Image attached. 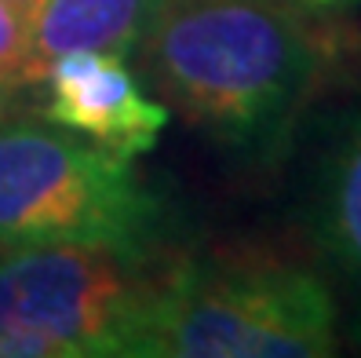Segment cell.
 Here are the masks:
<instances>
[{
    "label": "cell",
    "instance_id": "6da1fadb",
    "mask_svg": "<svg viewBox=\"0 0 361 358\" xmlns=\"http://www.w3.org/2000/svg\"><path fill=\"white\" fill-rule=\"evenodd\" d=\"M295 0H168L135 59L157 95L245 165H274L332 62Z\"/></svg>",
    "mask_w": 361,
    "mask_h": 358
},
{
    "label": "cell",
    "instance_id": "7a4b0ae2",
    "mask_svg": "<svg viewBox=\"0 0 361 358\" xmlns=\"http://www.w3.org/2000/svg\"><path fill=\"white\" fill-rule=\"evenodd\" d=\"M336 347L329 285L263 256H186L150 275L124 336V358H322Z\"/></svg>",
    "mask_w": 361,
    "mask_h": 358
},
{
    "label": "cell",
    "instance_id": "3957f363",
    "mask_svg": "<svg viewBox=\"0 0 361 358\" xmlns=\"http://www.w3.org/2000/svg\"><path fill=\"white\" fill-rule=\"evenodd\" d=\"M168 234L132 157L37 121H0V252L99 245L146 263Z\"/></svg>",
    "mask_w": 361,
    "mask_h": 358
},
{
    "label": "cell",
    "instance_id": "277c9868",
    "mask_svg": "<svg viewBox=\"0 0 361 358\" xmlns=\"http://www.w3.org/2000/svg\"><path fill=\"white\" fill-rule=\"evenodd\" d=\"M99 245H26L0 256V358L124 354L150 275Z\"/></svg>",
    "mask_w": 361,
    "mask_h": 358
},
{
    "label": "cell",
    "instance_id": "5b68a950",
    "mask_svg": "<svg viewBox=\"0 0 361 358\" xmlns=\"http://www.w3.org/2000/svg\"><path fill=\"white\" fill-rule=\"evenodd\" d=\"M44 121L92 139L121 157L150 154L168 129V102L150 99L128 59L110 52H66L48 62Z\"/></svg>",
    "mask_w": 361,
    "mask_h": 358
},
{
    "label": "cell",
    "instance_id": "8992f818",
    "mask_svg": "<svg viewBox=\"0 0 361 358\" xmlns=\"http://www.w3.org/2000/svg\"><path fill=\"white\" fill-rule=\"evenodd\" d=\"M168 0H37L30 52L40 77L66 52H110L132 59Z\"/></svg>",
    "mask_w": 361,
    "mask_h": 358
},
{
    "label": "cell",
    "instance_id": "52a82bcc",
    "mask_svg": "<svg viewBox=\"0 0 361 358\" xmlns=\"http://www.w3.org/2000/svg\"><path fill=\"white\" fill-rule=\"evenodd\" d=\"M314 234L361 292V102L343 117L317 168Z\"/></svg>",
    "mask_w": 361,
    "mask_h": 358
},
{
    "label": "cell",
    "instance_id": "ba28073f",
    "mask_svg": "<svg viewBox=\"0 0 361 358\" xmlns=\"http://www.w3.org/2000/svg\"><path fill=\"white\" fill-rule=\"evenodd\" d=\"M40 80L44 77L30 52V15L11 0H0V88L18 92Z\"/></svg>",
    "mask_w": 361,
    "mask_h": 358
},
{
    "label": "cell",
    "instance_id": "9c48e42d",
    "mask_svg": "<svg viewBox=\"0 0 361 358\" xmlns=\"http://www.w3.org/2000/svg\"><path fill=\"white\" fill-rule=\"evenodd\" d=\"M300 8H307L310 15H322V18H339V15H350L361 8V0H295Z\"/></svg>",
    "mask_w": 361,
    "mask_h": 358
},
{
    "label": "cell",
    "instance_id": "30bf717a",
    "mask_svg": "<svg viewBox=\"0 0 361 358\" xmlns=\"http://www.w3.org/2000/svg\"><path fill=\"white\" fill-rule=\"evenodd\" d=\"M8 107H11V92H8V88H0V121L8 117Z\"/></svg>",
    "mask_w": 361,
    "mask_h": 358
},
{
    "label": "cell",
    "instance_id": "8fae6325",
    "mask_svg": "<svg viewBox=\"0 0 361 358\" xmlns=\"http://www.w3.org/2000/svg\"><path fill=\"white\" fill-rule=\"evenodd\" d=\"M11 4H15V8H23V11L30 15V11H33V4H37V0H11Z\"/></svg>",
    "mask_w": 361,
    "mask_h": 358
}]
</instances>
